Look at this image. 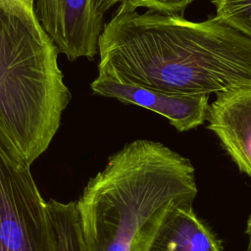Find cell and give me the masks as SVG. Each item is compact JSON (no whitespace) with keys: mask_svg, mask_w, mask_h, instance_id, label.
<instances>
[{"mask_svg":"<svg viewBox=\"0 0 251 251\" xmlns=\"http://www.w3.org/2000/svg\"><path fill=\"white\" fill-rule=\"evenodd\" d=\"M34 10L60 54L71 62L94 60L105 23L91 0H34Z\"/></svg>","mask_w":251,"mask_h":251,"instance_id":"5b68a950","label":"cell"},{"mask_svg":"<svg viewBox=\"0 0 251 251\" xmlns=\"http://www.w3.org/2000/svg\"><path fill=\"white\" fill-rule=\"evenodd\" d=\"M48 204L57 233L59 251H86L79 225L76 201L64 203L50 199Z\"/></svg>","mask_w":251,"mask_h":251,"instance_id":"9c48e42d","label":"cell"},{"mask_svg":"<svg viewBox=\"0 0 251 251\" xmlns=\"http://www.w3.org/2000/svg\"><path fill=\"white\" fill-rule=\"evenodd\" d=\"M0 251H59L49 204L30 165L1 139Z\"/></svg>","mask_w":251,"mask_h":251,"instance_id":"277c9868","label":"cell"},{"mask_svg":"<svg viewBox=\"0 0 251 251\" xmlns=\"http://www.w3.org/2000/svg\"><path fill=\"white\" fill-rule=\"evenodd\" d=\"M192 204L185 201L172 208L149 251H223L219 239L193 212Z\"/></svg>","mask_w":251,"mask_h":251,"instance_id":"ba28073f","label":"cell"},{"mask_svg":"<svg viewBox=\"0 0 251 251\" xmlns=\"http://www.w3.org/2000/svg\"><path fill=\"white\" fill-rule=\"evenodd\" d=\"M125 0H91L92 7L96 14L104 17L105 14L114 6L121 4Z\"/></svg>","mask_w":251,"mask_h":251,"instance_id":"7c38bea8","label":"cell"},{"mask_svg":"<svg viewBox=\"0 0 251 251\" xmlns=\"http://www.w3.org/2000/svg\"><path fill=\"white\" fill-rule=\"evenodd\" d=\"M209 105L207 127L241 173L251 177V85L220 92Z\"/></svg>","mask_w":251,"mask_h":251,"instance_id":"52a82bcc","label":"cell"},{"mask_svg":"<svg viewBox=\"0 0 251 251\" xmlns=\"http://www.w3.org/2000/svg\"><path fill=\"white\" fill-rule=\"evenodd\" d=\"M0 4L11 5V6L34 7V0H0Z\"/></svg>","mask_w":251,"mask_h":251,"instance_id":"4fadbf2b","label":"cell"},{"mask_svg":"<svg viewBox=\"0 0 251 251\" xmlns=\"http://www.w3.org/2000/svg\"><path fill=\"white\" fill-rule=\"evenodd\" d=\"M197 191L189 159L160 142L126 143L76 201L86 251H149L172 208Z\"/></svg>","mask_w":251,"mask_h":251,"instance_id":"7a4b0ae2","label":"cell"},{"mask_svg":"<svg viewBox=\"0 0 251 251\" xmlns=\"http://www.w3.org/2000/svg\"><path fill=\"white\" fill-rule=\"evenodd\" d=\"M196 0H125L122 2L134 9L146 8L165 13L176 14Z\"/></svg>","mask_w":251,"mask_h":251,"instance_id":"8fae6325","label":"cell"},{"mask_svg":"<svg viewBox=\"0 0 251 251\" xmlns=\"http://www.w3.org/2000/svg\"><path fill=\"white\" fill-rule=\"evenodd\" d=\"M94 94L132 104L165 117L177 131H187L207 120L209 95H179L120 82L97 75L90 83Z\"/></svg>","mask_w":251,"mask_h":251,"instance_id":"8992f818","label":"cell"},{"mask_svg":"<svg viewBox=\"0 0 251 251\" xmlns=\"http://www.w3.org/2000/svg\"><path fill=\"white\" fill-rule=\"evenodd\" d=\"M245 233L248 236V245L246 251H251V216L247 220V225H246V229Z\"/></svg>","mask_w":251,"mask_h":251,"instance_id":"5bb4252c","label":"cell"},{"mask_svg":"<svg viewBox=\"0 0 251 251\" xmlns=\"http://www.w3.org/2000/svg\"><path fill=\"white\" fill-rule=\"evenodd\" d=\"M98 75L179 95H210L251 85V38L215 17L119 4L98 41Z\"/></svg>","mask_w":251,"mask_h":251,"instance_id":"6da1fadb","label":"cell"},{"mask_svg":"<svg viewBox=\"0 0 251 251\" xmlns=\"http://www.w3.org/2000/svg\"><path fill=\"white\" fill-rule=\"evenodd\" d=\"M59 54L34 7L0 4V139L30 166L72 100Z\"/></svg>","mask_w":251,"mask_h":251,"instance_id":"3957f363","label":"cell"},{"mask_svg":"<svg viewBox=\"0 0 251 251\" xmlns=\"http://www.w3.org/2000/svg\"><path fill=\"white\" fill-rule=\"evenodd\" d=\"M216 17L251 38V0H214Z\"/></svg>","mask_w":251,"mask_h":251,"instance_id":"30bf717a","label":"cell"}]
</instances>
